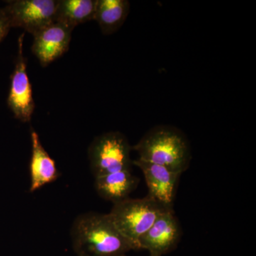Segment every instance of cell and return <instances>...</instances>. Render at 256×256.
<instances>
[{"mask_svg":"<svg viewBox=\"0 0 256 256\" xmlns=\"http://www.w3.org/2000/svg\"><path fill=\"white\" fill-rule=\"evenodd\" d=\"M70 235L77 256H121L132 250L109 214L88 212L78 216Z\"/></svg>","mask_w":256,"mask_h":256,"instance_id":"6da1fadb","label":"cell"},{"mask_svg":"<svg viewBox=\"0 0 256 256\" xmlns=\"http://www.w3.org/2000/svg\"><path fill=\"white\" fill-rule=\"evenodd\" d=\"M133 150L138 159L164 166L174 172L182 174L190 166L191 148L186 136L171 126H158L146 132Z\"/></svg>","mask_w":256,"mask_h":256,"instance_id":"7a4b0ae2","label":"cell"},{"mask_svg":"<svg viewBox=\"0 0 256 256\" xmlns=\"http://www.w3.org/2000/svg\"><path fill=\"white\" fill-rule=\"evenodd\" d=\"M173 210L150 196L128 198L114 204L109 215L132 250H139L141 237L165 212Z\"/></svg>","mask_w":256,"mask_h":256,"instance_id":"3957f363","label":"cell"},{"mask_svg":"<svg viewBox=\"0 0 256 256\" xmlns=\"http://www.w3.org/2000/svg\"><path fill=\"white\" fill-rule=\"evenodd\" d=\"M132 146L124 134L117 131L104 133L92 140L88 150L94 178L131 170Z\"/></svg>","mask_w":256,"mask_h":256,"instance_id":"277c9868","label":"cell"},{"mask_svg":"<svg viewBox=\"0 0 256 256\" xmlns=\"http://www.w3.org/2000/svg\"><path fill=\"white\" fill-rule=\"evenodd\" d=\"M58 0H12L3 8L11 28L34 35L56 22Z\"/></svg>","mask_w":256,"mask_h":256,"instance_id":"5b68a950","label":"cell"},{"mask_svg":"<svg viewBox=\"0 0 256 256\" xmlns=\"http://www.w3.org/2000/svg\"><path fill=\"white\" fill-rule=\"evenodd\" d=\"M24 36V34L18 40V55L11 76L8 105L16 119L28 122L31 120L35 104L26 70V60L23 53Z\"/></svg>","mask_w":256,"mask_h":256,"instance_id":"8992f818","label":"cell"},{"mask_svg":"<svg viewBox=\"0 0 256 256\" xmlns=\"http://www.w3.org/2000/svg\"><path fill=\"white\" fill-rule=\"evenodd\" d=\"M182 230L174 210L160 216L139 242V250L150 256H163L174 250L180 242Z\"/></svg>","mask_w":256,"mask_h":256,"instance_id":"52a82bcc","label":"cell"},{"mask_svg":"<svg viewBox=\"0 0 256 256\" xmlns=\"http://www.w3.org/2000/svg\"><path fill=\"white\" fill-rule=\"evenodd\" d=\"M73 30L55 22L33 35L32 50L42 66H47L68 50Z\"/></svg>","mask_w":256,"mask_h":256,"instance_id":"ba28073f","label":"cell"},{"mask_svg":"<svg viewBox=\"0 0 256 256\" xmlns=\"http://www.w3.org/2000/svg\"><path fill=\"white\" fill-rule=\"evenodd\" d=\"M132 164L142 171L148 186V196L165 206L173 208L181 174L139 159L133 160Z\"/></svg>","mask_w":256,"mask_h":256,"instance_id":"9c48e42d","label":"cell"},{"mask_svg":"<svg viewBox=\"0 0 256 256\" xmlns=\"http://www.w3.org/2000/svg\"><path fill=\"white\" fill-rule=\"evenodd\" d=\"M31 142L30 191L34 192L55 182L60 178V173L54 160L44 148L36 131H32Z\"/></svg>","mask_w":256,"mask_h":256,"instance_id":"30bf717a","label":"cell"},{"mask_svg":"<svg viewBox=\"0 0 256 256\" xmlns=\"http://www.w3.org/2000/svg\"><path fill=\"white\" fill-rule=\"evenodd\" d=\"M139 182L131 170H122L96 178L94 188L101 198L114 204L130 198Z\"/></svg>","mask_w":256,"mask_h":256,"instance_id":"8fae6325","label":"cell"},{"mask_svg":"<svg viewBox=\"0 0 256 256\" xmlns=\"http://www.w3.org/2000/svg\"><path fill=\"white\" fill-rule=\"evenodd\" d=\"M129 12L127 0H97L94 20L104 34L110 35L122 26Z\"/></svg>","mask_w":256,"mask_h":256,"instance_id":"7c38bea8","label":"cell"},{"mask_svg":"<svg viewBox=\"0 0 256 256\" xmlns=\"http://www.w3.org/2000/svg\"><path fill=\"white\" fill-rule=\"evenodd\" d=\"M97 0H58L56 22L74 28L94 20Z\"/></svg>","mask_w":256,"mask_h":256,"instance_id":"4fadbf2b","label":"cell"},{"mask_svg":"<svg viewBox=\"0 0 256 256\" xmlns=\"http://www.w3.org/2000/svg\"><path fill=\"white\" fill-rule=\"evenodd\" d=\"M10 28H11V26H10L8 16L5 14L3 8L2 9L0 8V43L8 34Z\"/></svg>","mask_w":256,"mask_h":256,"instance_id":"5bb4252c","label":"cell"},{"mask_svg":"<svg viewBox=\"0 0 256 256\" xmlns=\"http://www.w3.org/2000/svg\"><path fill=\"white\" fill-rule=\"evenodd\" d=\"M126 256V255H124V256Z\"/></svg>","mask_w":256,"mask_h":256,"instance_id":"9a60e30c","label":"cell"}]
</instances>
